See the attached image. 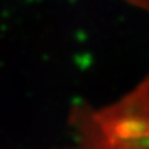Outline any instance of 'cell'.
Instances as JSON below:
<instances>
[{
    "instance_id": "obj_1",
    "label": "cell",
    "mask_w": 149,
    "mask_h": 149,
    "mask_svg": "<svg viewBox=\"0 0 149 149\" xmlns=\"http://www.w3.org/2000/svg\"><path fill=\"white\" fill-rule=\"evenodd\" d=\"M128 1L135 6H139V7H144V8L149 10V0H128Z\"/></svg>"
}]
</instances>
